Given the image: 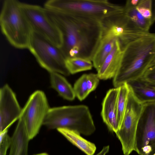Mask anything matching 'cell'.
I'll use <instances>...</instances> for the list:
<instances>
[{"instance_id":"1","label":"cell","mask_w":155,"mask_h":155,"mask_svg":"<svg viewBox=\"0 0 155 155\" xmlns=\"http://www.w3.org/2000/svg\"><path fill=\"white\" fill-rule=\"evenodd\" d=\"M46 9L61 33L60 48L65 58L79 57L91 61L101 38V21Z\"/></svg>"},{"instance_id":"2","label":"cell","mask_w":155,"mask_h":155,"mask_svg":"<svg viewBox=\"0 0 155 155\" xmlns=\"http://www.w3.org/2000/svg\"><path fill=\"white\" fill-rule=\"evenodd\" d=\"M155 57V34L149 33L128 44L123 50L120 68L113 78L115 87L141 78Z\"/></svg>"},{"instance_id":"3","label":"cell","mask_w":155,"mask_h":155,"mask_svg":"<svg viewBox=\"0 0 155 155\" xmlns=\"http://www.w3.org/2000/svg\"><path fill=\"white\" fill-rule=\"evenodd\" d=\"M21 2L5 0L0 14L1 30L9 43L18 49H28L33 32Z\"/></svg>"},{"instance_id":"4","label":"cell","mask_w":155,"mask_h":155,"mask_svg":"<svg viewBox=\"0 0 155 155\" xmlns=\"http://www.w3.org/2000/svg\"><path fill=\"white\" fill-rule=\"evenodd\" d=\"M43 125L49 129L65 128L86 136L96 130L88 107L83 105L50 108Z\"/></svg>"},{"instance_id":"5","label":"cell","mask_w":155,"mask_h":155,"mask_svg":"<svg viewBox=\"0 0 155 155\" xmlns=\"http://www.w3.org/2000/svg\"><path fill=\"white\" fill-rule=\"evenodd\" d=\"M44 7L54 11L87 17L100 21L124 9V7L106 0H50L45 3Z\"/></svg>"},{"instance_id":"6","label":"cell","mask_w":155,"mask_h":155,"mask_svg":"<svg viewBox=\"0 0 155 155\" xmlns=\"http://www.w3.org/2000/svg\"><path fill=\"white\" fill-rule=\"evenodd\" d=\"M28 49L40 66L49 73L70 74L66 65V58L60 48L45 38L33 31Z\"/></svg>"},{"instance_id":"7","label":"cell","mask_w":155,"mask_h":155,"mask_svg":"<svg viewBox=\"0 0 155 155\" xmlns=\"http://www.w3.org/2000/svg\"><path fill=\"white\" fill-rule=\"evenodd\" d=\"M101 23V37L117 40L123 50L131 42L150 33L136 27L126 15L124 10L104 18Z\"/></svg>"},{"instance_id":"8","label":"cell","mask_w":155,"mask_h":155,"mask_svg":"<svg viewBox=\"0 0 155 155\" xmlns=\"http://www.w3.org/2000/svg\"><path fill=\"white\" fill-rule=\"evenodd\" d=\"M143 107V104L137 101L130 90L124 117L115 133L124 155H129L136 151L137 130Z\"/></svg>"},{"instance_id":"9","label":"cell","mask_w":155,"mask_h":155,"mask_svg":"<svg viewBox=\"0 0 155 155\" xmlns=\"http://www.w3.org/2000/svg\"><path fill=\"white\" fill-rule=\"evenodd\" d=\"M50 109L46 97L43 91L37 90L29 97L22 109L20 118L24 123L30 140L38 133Z\"/></svg>"},{"instance_id":"10","label":"cell","mask_w":155,"mask_h":155,"mask_svg":"<svg viewBox=\"0 0 155 155\" xmlns=\"http://www.w3.org/2000/svg\"><path fill=\"white\" fill-rule=\"evenodd\" d=\"M22 10L33 31L60 48L62 44L61 33L44 7L21 2Z\"/></svg>"},{"instance_id":"11","label":"cell","mask_w":155,"mask_h":155,"mask_svg":"<svg viewBox=\"0 0 155 155\" xmlns=\"http://www.w3.org/2000/svg\"><path fill=\"white\" fill-rule=\"evenodd\" d=\"M135 151L139 155L155 153V102L143 104L137 130Z\"/></svg>"},{"instance_id":"12","label":"cell","mask_w":155,"mask_h":155,"mask_svg":"<svg viewBox=\"0 0 155 155\" xmlns=\"http://www.w3.org/2000/svg\"><path fill=\"white\" fill-rule=\"evenodd\" d=\"M22 109L10 86L5 84L0 90V132L8 128L20 118Z\"/></svg>"},{"instance_id":"13","label":"cell","mask_w":155,"mask_h":155,"mask_svg":"<svg viewBox=\"0 0 155 155\" xmlns=\"http://www.w3.org/2000/svg\"><path fill=\"white\" fill-rule=\"evenodd\" d=\"M118 87L109 90L103 101L101 115L109 130L115 133L119 128L117 118V102Z\"/></svg>"},{"instance_id":"14","label":"cell","mask_w":155,"mask_h":155,"mask_svg":"<svg viewBox=\"0 0 155 155\" xmlns=\"http://www.w3.org/2000/svg\"><path fill=\"white\" fill-rule=\"evenodd\" d=\"M123 53L120 43L116 40L113 49L97 71L100 79L106 80L114 77L120 68Z\"/></svg>"},{"instance_id":"15","label":"cell","mask_w":155,"mask_h":155,"mask_svg":"<svg viewBox=\"0 0 155 155\" xmlns=\"http://www.w3.org/2000/svg\"><path fill=\"white\" fill-rule=\"evenodd\" d=\"M126 83L135 99L140 103L155 102V86L141 78Z\"/></svg>"},{"instance_id":"16","label":"cell","mask_w":155,"mask_h":155,"mask_svg":"<svg viewBox=\"0 0 155 155\" xmlns=\"http://www.w3.org/2000/svg\"><path fill=\"white\" fill-rule=\"evenodd\" d=\"M30 140L24 123L20 118L11 137L9 155H28Z\"/></svg>"},{"instance_id":"17","label":"cell","mask_w":155,"mask_h":155,"mask_svg":"<svg viewBox=\"0 0 155 155\" xmlns=\"http://www.w3.org/2000/svg\"><path fill=\"white\" fill-rule=\"evenodd\" d=\"M57 130L69 141L87 155H93L96 147L94 144L82 137L77 131L65 128H59Z\"/></svg>"},{"instance_id":"18","label":"cell","mask_w":155,"mask_h":155,"mask_svg":"<svg viewBox=\"0 0 155 155\" xmlns=\"http://www.w3.org/2000/svg\"><path fill=\"white\" fill-rule=\"evenodd\" d=\"M51 87L64 99L72 101L75 97L73 88L66 79L60 74L50 73Z\"/></svg>"},{"instance_id":"19","label":"cell","mask_w":155,"mask_h":155,"mask_svg":"<svg viewBox=\"0 0 155 155\" xmlns=\"http://www.w3.org/2000/svg\"><path fill=\"white\" fill-rule=\"evenodd\" d=\"M116 40L114 38L101 37L91 60L94 67L97 71L113 49Z\"/></svg>"},{"instance_id":"20","label":"cell","mask_w":155,"mask_h":155,"mask_svg":"<svg viewBox=\"0 0 155 155\" xmlns=\"http://www.w3.org/2000/svg\"><path fill=\"white\" fill-rule=\"evenodd\" d=\"M65 64L69 72L72 74L91 70L93 66L90 59L79 57L66 58Z\"/></svg>"},{"instance_id":"21","label":"cell","mask_w":155,"mask_h":155,"mask_svg":"<svg viewBox=\"0 0 155 155\" xmlns=\"http://www.w3.org/2000/svg\"><path fill=\"white\" fill-rule=\"evenodd\" d=\"M125 14L130 20L140 30L149 32L152 25L150 19L143 17L137 11L136 7H124Z\"/></svg>"},{"instance_id":"22","label":"cell","mask_w":155,"mask_h":155,"mask_svg":"<svg viewBox=\"0 0 155 155\" xmlns=\"http://www.w3.org/2000/svg\"><path fill=\"white\" fill-rule=\"evenodd\" d=\"M118 87V91L117 102V118L119 128L127 106L130 89L127 83L123 84Z\"/></svg>"},{"instance_id":"23","label":"cell","mask_w":155,"mask_h":155,"mask_svg":"<svg viewBox=\"0 0 155 155\" xmlns=\"http://www.w3.org/2000/svg\"><path fill=\"white\" fill-rule=\"evenodd\" d=\"M87 74H83L75 83L73 87L77 98L80 101L84 100L90 94L87 82Z\"/></svg>"},{"instance_id":"24","label":"cell","mask_w":155,"mask_h":155,"mask_svg":"<svg viewBox=\"0 0 155 155\" xmlns=\"http://www.w3.org/2000/svg\"><path fill=\"white\" fill-rule=\"evenodd\" d=\"M151 7L152 0H140L136 8L143 17L150 20Z\"/></svg>"},{"instance_id":"25","label":"cell","mask_w":155,"mask_h":155,"mask_svg":"<svg viewBox=\"0 0 155 155\" xmlns=\"http://www.w3.org/2000/svg\"><path fill=\"white\" fill-rule=\"evenodd\" d=\"M8 130L0 132V155H6L10 147L11 137L8 134Z\"/></svg>"},{"instance_id":"26","label":"cell","mask_w":155,"mask_h":155,"mask_svg":"<svg viewBox=\"0 0 155 155\" xmlns=\"http://www.w3.org/2000/svg\"><path fill=\"white\" fill-rule=\"evenodd\" d=\"M99 79L97 74L90 73L87 74V82L89 93L96 89L98 84Z\"/></svg>"},{"instance_id":"27","label":"cell","mask_w":155,"mask_h":155,"mask_svg":"<svg viewBox=\"0 0 155 155\" xmlns=\"http://www.w3.org/2000/svg\"><path fill=\"white\" fill-rule=\"evenodd\" d=\"M141 78L155 86V65L148 68Z\"/></svg>"},{"instance_id":"28","label":"cell","mask_w":155,"mask_h":155,"mask_svg":"<svg viewBox=\"0 0 155 155\" xmlns=\"http://www.w3.org/2000/svg\"><path fill=\"white\" fill-rule=\"evenodd\" d=\"M152 16L150 21L152 25L155 22V0H152Z\"/></svg>"},{"instance_id":"29","label":"cell","mask_w":155,"mask_h":155,"mask_svg":"<svg viewBox=\"0 0 155 155\" xmlns=\"http://www.w3.org/2000/svg\"><path fill=\"white\" fill-rule=\"evenodd\" d=\"M140 0H128L126 1L125 6L129 7H136Z\"/></svg>"},{"instance_id":"30","label":"cell","mask_w":155,"mask_h":155,"mask_svg":"<svg viewBox=\"0 0 155 155\" xmlns=\"http://www.w3.org/2000/svg\"><path fill=\"white\" fill-rule=\"evenodd\" d=\"M110 147L109 145L104 146L102 150L96 155H106L109 151Z\"/></svg>"},{"instance_id":"31","label":"cell","mask_w":155,"mask_h":155,"mask_svg":"<svg viewBox=\"0 0 155 155\" xmlns=\"http://www.w3.org/2000/svg\"><path fill=\"white\" fill-rule=\"evenodd\" d=\"M34 155H49L48 153H40Z\"/></svg>"},{"instance_id":"32","label":"cell","mask_w":155,"mask_h":155,"mask_svg":"<svg viewBox=\"0 0 155 155\" xmlns=\"http://www.w3.org/2000/svg\"><path fill=\"white\" fill-rule=\"evenodd\" d=\"M154 65H155V57L154 58V59L153 60V61L152 63H151V64H150V65L149 67H150L152 66H153Z\"/></svg>"},{"instance_id":"33","label":"cell","mask_w":155,"mask_h":155,"mask_svg":"<svg viewBox=\"0 0 155 155\" xmlns=\"http://www.w3.org/2000/svg\"><path fill=\"white\" fill-rule=\"evenodd\" d=\"M155 155V153H154L153 154V155Z\"/></svg>"},{"instance_id":"34","label":"cell","mask_w":155,"mask_h":155,"mask_svg":"<svg viewBox=\"0 0 155 155\" xmlns=\"http://www.w3.org/2000/svg\"></svg>"}]
</instances>
